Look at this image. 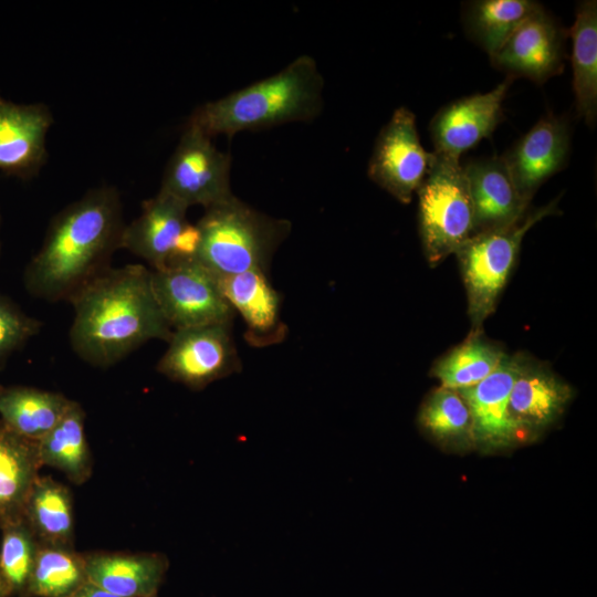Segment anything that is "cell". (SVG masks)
Masks as SVG:
<instances>
[{
    "label": "cell",
    "instance_id": "7",
    "mask_svg": "<svg viewBox=\"0 0 597 597\" xmlns=\"http://www.w3.org/2000/svg\"><path fill=\"white\" fill-rule=\"evenodd\" d=\"M151 282L174 331L232 322L234 311L221 291L219 276L196 258L151 270Z\"/></svg>",
    "mask_w": 597,
    "mask_h": 597
},
{
    "label": "cell",
    "instance_id": "28",
    "mask_svg": "<svg viewBox=\"0 0 597 597\" xmlns=\"http://www.w3.org/2000/svg\"><path fill=\"white\" fill-rule=\"evenodd\" d=\"M418 423L442 447L460 450L473 447L470 410L455 389L440 386L431 391L420 407Z\"/></svg>",
    "mask_w": 597,
    "mask_h": 597
},
{
    "label": "cell",
    "instance_id": "30",
    "mask_svg": "<svg viewBox=\"0 0 597 597\" xmlns=\"http://www.w3.org/2000/svg\"><path fill=\"white\" fill-rule=\"evenodd\" d=\"M0 573L12 595L22 596L31 574L40 543L25 519L0 524Z\"/></svg>",
    "mask_w": 597,
    "mask_h": 597
},
{
    "label": "cell",
    "instance_id": "14",
    "mask_svg": "<svg viewBox=\"0 0 597 597\" xmlns=\"http://www.w3.org/2000/svg\"><path fill=\"white\" fill-rule=\"evenodd\" d=\"M570 137L569 118L547 113L502 155L524 202L531 205L538 188L567 166Z\"/></svg>",
    "mask_w": 597,
    "mask_h": 597
},
{
    "label": "cell",
    "instance_id": "20",
    "mask_svg": "<svg viewBox=\"0 0 597 597\" xmlns=\"http://www.w3.org/2000/svg\"><path fill=\"white\" fill-rule=\"evenodd\" d=\"M84 555L87 580L119 597H154L169 562L161 553L92 552Z\"/></svg>",
    "mask_w": 597,
    "mask_h": 597
},
{
    "label": "cell",
    "instance_id": "25",
    "mask_svg": "<svg viewBox=\"0 0 597 597\" xmlns=\"http://www.w3.org/2000/svg\"><path fill=\"white\" fill-rule=\"evenodd\" d=\"M42 465L63 472L74 484L86 482L93 472V460L85 433V412L72 401L61 421L38 441Z\"/></svg>",
    "mask_w": 597,
    "mask_h": 597
},
{
    "label": "cell",
    "instance_id": "8",
    "mask_svg": "<svg viewBox=\"0 0 597 597\" xmlns=\"http://www.w3.org/2000/svg\"><path fill=\"white\" fill-rule=\"evenodd\" d=\"M231 156L211 138L187 125L164 171L159 191L177 201L205 209L233 196L230 188Z\"/></svg>",
    "mask_w": 597,
    "mask_h": 597
},
{
    "label": "cell",
    "instance_id": "3",
    "mask_svg": "<svg viewBox=\"0 0 597 597\" xmlns=\"http://www.w3.org/2000/svg\"><path fill=\"white\" fill-rule=\"evenodd\" d=\"M323 88L324 78L316 61L301 55L264 80L200 105L187 125L212 138L308 122L322 112Z\"/></svg>",
    "mask_w": 597,
    "mask_h": 597
},
{
    "label": "cell",
    "instance_id": "22",
    "mask_svg": "<svg viewBox=\"0 0 597 597\" xmlns=\"http://www.w3.org/2000/svg\"><path fill=\"white\" fill-rule=\"evenodd\" d=\"M572 39L573 91L577 115L590 127L597 121V2H578L567 30Z\"/></svg>",
    "mask_w": 597,
    "mask_h": 597
},
{
    "label": "cell",
    "instance_id": "31",
    "mask_svg": "<svg viewBox=\"0 0 597 597\" xmlns=\"http://www.w3.org/2000/svg\"><path fill=\"white\" fill-rule=\"evenodd\" d=\"M41 323L25 314L9 298L0 295V366L32 336Z\"/></svg>",
    "mask_w": 597,
    "mask_h": 597
},
{
    "label": "cell",
    "instance_id": "2",
    "mask_svg": "<svg viewBox=\"0 0 597 597\" xmlns=\"http://www.w3.org/2000/svg\"><path fill=\"white\" fill-rule=\"evenodd\" d=\"M124 228L118 191L109 186L90 190L52 220L42 247L25 269L27 290L46 301H69L109 268Z\"/></svg>",
    "mask_w": 597,
    "mask_h": 597
},
{
    "label": "cell",
    "instance_id": "17",
    "mask_svg": "<svg viewBox=\"0 0 597 597\" xmlns=\"http://www.w3.org/2000/svg\"><path fill=\"white\" fill-rule=\"evenodd\" d=\"M52 122L44 104H15L0 96V170L23 179L36 175L48 156Z\"/></svg>",
    "mask_w": 597,
    "mask_h": 597
},
{
    "label": "cell",
    "instance_id": "9",
    "mask_svg": "<svg viewBox=\"0 0 597 597\" xmlns=\"http://www.w3.org/2000/svg\"><path fill=\"white\" fill-rule=\"evenodd\" d=\"M187 210L158 191L143 202L140 214L125 224L121 248L145 260L154 271L195 259L200 237L197 226L187 220Z\"/></svg>",
    "mask_w": 597,
    "mask_h": 597
},
{
    "label": "cell",
    "instance_id": "4",
    "mask_svg": "<svg viewBox=\"0 0 597 597\" xmlns=\"http://www.w3.org/2000/svg\"><path fill=\"white\" fill-rule=\"evenodd\" d=\"M205 210L196 224L200 237L196 259L219 277L268 271L291 231L290 221L264 214L235 196Z\"/></svg>",
    "mask_w": 597,
    "mask_h": 597
},
{
    "label": "cell",
    "instance_id": "33",
    "mask_svg": "<svg viewBox=\"0 0 597 597\" xmlns=\"http://www.w3.org/2000/svg\"><path fill=\"white\" fill-rule=\"evenodd\" d=\"M12 591L0 573V597H10Z\"/></svg>",
    "mask_w": 597,
    "mask_h": 597
},
{
    "label": "cell",
    "instance_id": "26",
    "mask_svg": "<svg viewBox=\"0 0 597 597\" xmlns=\"http://www.w3.org/2000/svg\"><path fill=\"white\" fill-rule=\"evenodd\" d=\"M542 4L533 0H474L463 4L468 38L491 59L513 31Z\"/></svg>",
    "mask_w": 597,
    "mask_h": 597
},
{
    "label": "cell",
    "instance_id": "24",
    "mask_svg": "<svg viewBox=\"0 0 597 597\" xmlns=\"http://www.w3.org/2000/svg\"><path fill=\"white\" fill-rule=\"evenodd\" d=\"M23 517L40 544L74 547L72 493L63 483L39 475L27 499Z\"/></svg>",
    "mask_w": 597,
    "mask_h": 597
},
{
    "label": "cell",
    "instance_id": "29",
    "mask_svg": "<svg viewBox=\"0 0 597 597\" xmlns=\"http://www.w3.org/2000/svg\"><path fill=\"white\" fill-rule=\"evenodd\" d=\"M86 580L83 554L74 547L40 544L21 597H69Z\"/></svg>",
    "mask_w": 597,
    "mask_h": 597
},
{
    "label": "cell",
    "instance_id": "27",
    "mask_svg": "<svg viewBox=\"0 0 597 597\" xmlns=\"http://www.w3.org/2000/svg\"><path fill=\"white\" fill-rule=\"evenodd\" d=\"M505 355L503 347L485 338L483 333L469 334L465 341L434 362L431 375L442 387L468 388L492 374Z\"/></svg>",
    "mask_w": 597,
    "mask_h": 597
},
{
    "label": "cell",
    "instance_id": "10",
    "mask_svg": "<svg viewBox=\"0 0 597 597\" xmlns=\"http://www.w3.org/2000/svg\"><path fill=\"white\" fill-rule=\"evenodd\" d=\"M231 324L175 329L167 350L157 364V370L192 390H201L240 370Z\"/></svg>",
    "mask_w": 597,
    "mask_h": 597
},
{
    "label": "cell",
    "instance_id": "19",
    "mask_svg": "<svg viewBox=\"0 0 597 597\" xmlns=\"http://www.w3.org/2000/svg\"><path fill=\"white\" fill-rule=\"evenodd\" d=\"M264 270L219 277L221 291L247 325L245 338L253 346L279 343L285 336L281 296Z\"/></svg>",
    "mask_w": 597,
    "mask_h": 597
},
{
    "label": "cell",
    "instance_id": "34",
    "mask_svg": "<svg viewBox=\"0 0 597 597\" xmlns=\"http://www.w3.org/2000/svg\"><path fill=\"white\" fill-rule=\"evenodd\" d=\"M154 597H156V596H154Z\"/></svg>",
    "mask_w": 597,
    "mask_h": 597
},
{
    "label": "cell",
    "instance_id": "1",
    "mask_svg": "<svg viewBox=\"0 0 597 597\" xmlns=\"http://www.w3.org/2000/svg\"><path fill=\"white\" fill-rule=\"evenodd\" d=\"M70 342L84 362L108 367L149 342H169L174 329L156 300L151 270L143 264L107 268L69 300Z\"/></svg>",
    "mask_w": 597,
    "mask_h": 597
},
{
    "label": "cell",
    "instance_id": "13",
    "mask_svg": "<svg viewBox=\"0 0 597 597\" xmlns=\"http://www.w3.org/2000/svg\"><path fill=\"white\" fill-rule=\"evenodd\" d=\"M525 353L506 354L479 384L459 389L472 420L473 447L483 452L511 449L524 439L509 412L510 394Z\"/></svg>",
    "mask_w": 597,
    "mask_h": 597
},
{
    "label": "cell",
    "instance_id": "11",
    "mask_svg": "<svg viewBox=\"0 0 597 597\" xmlns=\"http://www.w3.org/2000/svg\"><path fill=\"white\" fill-rule=\"evenodd\" d=\"M433 153L419 139L415 114L405 106L394 111L380 129L368 161L373 182L401 203H409L425 179Z\"/></svg>",
    "mask_w": 597,
    "mask_h": 597
},
{
    "label": "cell",
    "instance_id": "15",
    "mask_svg": "<svg viewBox=\"0 0 597 597\" xmlns=\"http://www.w3.org/2000/svg\"><path fill=\"white\" fill-rule=\"evenodd\" d=\"M513 80L506 76L486 93L464 96L443 106L429 126L434 153L460 159L464 151L490 137L503 121L502 104Z\"/></svg>",
    "mask_w": 597,
    "mask_h": 597
},
{
    "label": "cell",
    "instance_id": "23",
    "mask_svg": "<svg viewBox=\"0 0 597 597\" xmlns=\"http://www.w3.org/2000/svg\"><path fill=\"white\" fill-rule=\"evenodd\" d=\"M73 400L27 386H0V420L18 434L41 440L64 417Z\"/></svg>",
    "mask_w": 597,
    "mask_h": 597
},
{
    "label": "cell",
    "instance_id": "12",
    "mask_svg": "<svg viewBox=\"0 0 597 597\" xmlns=\"http://www.w3.org/2000/svg\"><path fill=\"white\" fill-rule=\"evenodd\" d=\"M567 38V30L542 6L513 31L490 61L507 76L541 85L563 72Z\"/></svg>",
    "mask_w": 597,
    "mask_h": 597
},
{
    "label": "cell",
    "instance_id": "16",
    "mask_svg": "<svg viewBox=\"0 0 597 597\" xmlns=\"http://www.w3.org/2000/svg\"><path fill=\"white\" fill-rule=\"evenodd\" d=\"M574 390L545 363L525 354L510 394L509 412L524 439L537 437L565 412Z\"/></svg>",
    "mask_w": 597,
    "mask_h": 597
},
{
    "label": "cell",
    "instance_id": "32",
    "mask_svg": "<svg viewBox=\"0 0 597 597\" xmlns=\"http://www.w3.org/2000/svg\"><path fill=\"white\" fill-rule=\"evenodd\" d=\"M69 597H119L101 588L94 583L86 580L78 589Z\"/></svg>",
    "mask_w": 597,
    "mask_h": 597
},
{
    "label": "cell",
    "instance_id": "5",
    "mask_svg": "<svg viewBox=\"0 0 597 597\" xmlns=\"http://www.w3.org/2000/svg\"><path fill=\"white\" fill-rule=\"evenodd\" d=\"M558 198L532 209L515 223L471 235L454 252L468 300L470 333H483L516 262L525 233L543 218L558 212Z\"/></svg>",
    "mask_w": 597,
    "mask_h": 597
},
{
    "label": "cell",
    "instance_id": "21",
    "mask_svg": "<svg viewBox=\"0 0 597 597\" xmlns=\"http://www.w3.org/2000/svg\"><path fill=\"white\" fill-rule=\"evenodd\" d=\"M41 467L38 441L18 434L0 420V524L23 516Z\"/></svg>",
    "mask_w": 597,
    "mask_h": 597
},
{
    "label": "cell",
    "instance_id": "18",
    "mask_svg": "<svg viewBox=\"0 0 597 597\" xmlns=\"http://www.w3.org/2000/svg\"><path fill=\"white\" fill-rule=\"evenodd\" d=\"M462 166L473 207L472 235L515 223L530 210L502 156L472 159Z\"/></svg>",
    "mask_w": 597,
    "mask_h": 597
},
{
    "label": "cell",
    "instance_id": "6",
    "mask_svg": "<svg viewBox=\"0 0 597 597\" xmlns=\"http://www.w3.org/2000/svg\"><path fill=\"white\" fill-rule=\"evenodd\" d=\"M416 193L423 254L434 268L454 254L473 231V207L460 159L433 151L429 170Z\"/></svg>",
    "mask_w": 597,
    "mask_h": 597
}]
</instances>
